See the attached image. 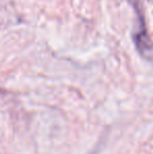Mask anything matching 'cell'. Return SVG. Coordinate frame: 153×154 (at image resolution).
I'll list each match as a JSON object with an SVG mask.
<instances>
[{"label":"cell","mask_w":153,"mask_h":154,"mask_svg":"<svg viewBox=\"0 0 153 154\" xmlns=\"http://www.w3.org/2000/svg\"><path fill=\"white\" fill-rule=\"evenodd\" d=\"M133 1H134L133 6L135 8V12L139 15V29L133 32V41H134L135 47L143 58L147 60H153V43L146 29L143 14L141 13V8H139V2L137 0H133Z\"/></svg>","instance_id":"6da1fadb"}]
</instances>
